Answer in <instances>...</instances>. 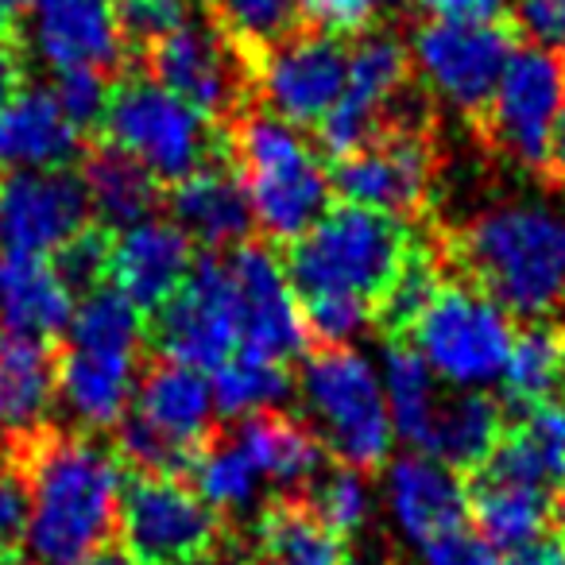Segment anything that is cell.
<instances>
[{"label":"cell","mask_w":565,"mask_h":565,"mask_svg":"<svg viewBox=\"0 0 565 565\" xmlns=\"http://www.w3.org/2000/svg\"><path fill=\"white\" fill-rule=\"evenodd\" d=\"M0 4H4L9 12H24V9H32L35 0H0Z\"/></svg>","instance_id":"cell-53"},{"label":"cell","mask_w":565,"mask_h":565,"mask_svg":"<svg viewBox=\"0 0 565 565\" xmlns=\"http://www.w3.org/2000/svg\"><path fill=\"white\" fill-rule=\"evenodd\" d=\"M66 333H71V349H82V353L132 356V361H140V345L148 338V326H143L140 310L109 282V287L82 299V307L74 310Z\"/></svg>","instance_id":"cell-36"},{"label":"cell","mask_w":565,"mask_h":565,"mask_svg":"<svg viewBox=\"0 0 565 565\" xmlns=\"http://www.w3.org/2000/svg\"><path fill=\"white\" fill-rule=\"evenodd\" d=\"M74 295L58 279L55 264L0 252V326L24 338L51 341L71 330Z\"/></svg>","instance_id":"cell-27"},{"label":"cell","mask_w":565,"mask_h":565,"mask_svg":"<svg viewBox=\"0 0 565 565\" xmlns=\"http://www.w3.org/2000/svg\"><path fill=\"white\" fill-rule=\"evenodd\" d=\"M430 20H457V24H488L515 0H415Z\"/></svg>","instance_id":"cell-48"},{"label":"cell","mask_w":565,"mask_h":565,"mask_svg":"<svg viewBox=\"0 0 565 565\" xmlns=\"http://www.w3.org/2000/svg\"><path fill=\"white\" fill-rule=\"evenodd\" d=\"M213 411H217L213 384H205L202 372L186 369L179 361H167V356H151L143 364V376H136V395L128 415L148 423L151 430L171 438L174 446L202 454L217 434L213 430Z\"/></svg>","instance_id":"cell-20"},{"label":"cell","mask_w":565,"mask_h":565,"mask_svg":"<svg viewBox=\"0 0 565 565\" xmlns=\"http://www.w3.org/2000/svg\"><path fill=\"white\" fill-rule=\"evenodd\" d=\"M78 151L82 132L51 89L28 86L0 109V171H71Z\"/></svg>","instance_id":"cell-24"},{"label":"cell","mask_w":565,"mask_h":565,"mask_svg":"<svg viewBox=\"0 0 565 565\" xmlns=\"http://www.w3.org/2000/svg\"><path fill=\"white\" fill-rule=\"evenodd\" d=\"M205 4L225 40L252 58L291 40L295 28L302 24V0H205Z\"/></svg>","instance_id":"cell-37"},{"label":"cell","mask_w":565,"mask_h":565,"mask_svg":"<svg viewBox=\"0 0 565 565\" xmlns=\"http://www.w3.org/2000/svg\"><path fill=\"white\" fill-rule=\"evenodd\" d=\"M0 565H4V562H0Z\"/></svg>","instance_id":"cell-56"},{"label":"cell","mask_w":565,"mask_h":565,"mask_svg":"<svg viewBox=\"0 0 565 565\" xmlns=\"http://www.w3.org/2000/svg\"><path fill=\"white\" fill-rule=\"evenodd\" d=\"M380 12H384V0H302V24L330 40H349L361 32L369 35Z\"/></svg>","instance_id":"cell-45"},{"label":"cell","mask_w":565,"mask_h":565,"mask_svg":"<svg viewBox=\"0 0 565 565\" xmlns=\"http://www.w3.org/2000/svg\"><path fill=\"white\" fill-rule=\"evenodd\" d=\"M411 47L392 32H369L349 51L345 94L318 120V148L333 159L369 148L384 132V113L403 102L411 86Z\"/></svg>","instance_id":"cell-13"},{"label":"cell","mask_w":565,"mask_h":565,"mask_svg":"<svg viewBox=\"0 0 565 565\" xmlns=\"http://www.w3.org/2000/svg\"><path fill=\"white\" fill-rule=\"evenodd\" d=\"M78 565H140V562H136L125 546H113V542H105L102 550H94V554H89L86 562H78Z\"/></svg>","instance_id":"cell-52"},{"label":"cell","mask_w":565,"mask_h":565,"mask_svg":"<svg viewBox=\"0 0 565 565\" xmlns=\"http://www.w3.org/2000/svg\"><path fill=\"white\" fill-rule=\"evenodd\" d=\"M117 531L140 565H198L225 542V519L186 480L125 477Z\"/></svg>","instance_id":"cell-8"},{"label":"cell","mask_w":565,"mask_h":565,"mask_svg":"<svg viewBox=\"0 0 565 565\" xmlns=\"http://www.w3.org/2000/svg\"><path fill=\"white\" fill-rule=\"evenodd\" d=\"M136 364L132 356L82 353V349H58V395L78 415L89 434L117 430L128 418L136 395Z\"/></svg>","instance_id":"cell-26"},{"label":"cell","mask_w":565,"mask_h":565,"mask_svg":"<svg viewBox=\"0 0 565 565\" xmlns=\"http://www.w3.org/2000/svg\"><path fill=\"white\" fill-rule=\"evenodd\" d=\"M167 205L174 213V225L194 244H202L205 252L236 248V244L248 241L252 225H256L244 179L228 159L174 182Z\"/></svg>","instance_id":"cell-21"},{"label":"cell","mask_w":565,"mask_h":565,"mask_svg":"<svg viewBox=\"0 0 565 565\" xmlns=\"http://www.w3.org/2000/svg\"><path fill=\"white\" fill-rule=\"evenodd\" d=\"M256 89L267 113L295 128H318L349 78V51L330 35H291L256 58Z\"/></svg>","instance_id":"cell-17"},{"label":"cell","mask_w":565,"mask_h":565,"mask_svg":"<svg viewBox=\"0 0 565 565\" xmlns=\"http://www.w3.org/2000/svg\"><path fill=\"white\" fill-rule=\"evenodd\" d=\"M415 233L407 221L364 205H333L315 228L287 244L282 271L299 302L349 299L376 310L407 259Z\"/></svg>","instance_id":"cell-3"},{"label":"cell","mask_w":565,"mask_h":565,"mask_svg":"<svg viewBox=\"0 0 565 565\" xmlns=\"http://www.w3.org/2000/svg\"><path fill=\"white\" fill-rule=\"evenodd\" d=\"M102 132L105 143L128 151L167 186L228 159L225 132H217L210 117L151 78H128L113 86Z\"/></svg>","instance_id":"cell-5"},{"label":"cell","mask_w":565,"mask_h":565,"mask_svg":"<svg viewBox=\"0 0 565 565\" xmlns=\"http://www.w3.org/2000/svg\"><path fill=\"white\" fill-rule=\"evenodd\" d=\"M503 565H565V534H542V539L511 550Z\"/></svg>","instance_id":"cell-49"},{"label":"cell","mask_w":565,"mask_h":565,"mask_svg":"<svg viewBox=\"0 0 565 565\" xmlns=\"http://www.w3.org/2000/svg\"><path fill=\"white\" fill-rule=\"evenodd\" d=\"M330 186L349 205L399 221L418 217L434 186V148L426 128H384L369 148L333 159Z\"/></svg>","instance_id":"cell-14"},{"label":"cell","mask_w":565,"mask_h":565,"mask_svg":"<svg viewBox=\"0 0 565 565\" xmlns=\"http://www.w3.org/2000/svg\"><path fill=\"white\" fill-rule=\"evenodd\" d=\"M565 113V63L557 51L523 43L511 55L484 120L488 140L526 171H546L554 128Z\"/></svg>","instance_id":"cell-11"},{"label":"cell","mask_w":565,"mask_h":565,"mask_svg":"<svg viewBox=\"0 0 565 565\" xmlns=\"http://www.w3.org/2000/svg\"><path fill=\"white\" fill-rule=\"evenodd\" d=\"M28 519H32V492H28V477L20 461L12 457L9 438H0V562L20 557L28 534Z\"/></svg>","instance_id":"cell-43"},{"label":"cell","mask_w":565,"mask_h":565,"mask_svg":"<svg viewBox=\"0 0 565 565\" xmlns=\"http://www.w3.org/2000/svg\"><path fill=\"white\" fill-rule=\"evenodd\" d=\"M472 477L508 480L539 492H565V395L523 407V418L508 426L495 454Z\"/></svg>","instance_id":"cell-23"},{"label":"cell","mask_w":565,"mask_h":565,"mask_svg":"<svg viewBox=\"0 0 565 565\" xmlns=\"http://www.w3.org/2000/svg\"><path fill=\"white\" fill-rule=\"evenodd\" d=\"M503 430H508L503 403L484 392H465L454 403H441L426 454L438 457L441 465H449L461 477H472L495 454Z\"/></svg>","instance_id":"cell-32"},{"label":"cell","mask_w":565,"mask_h":565,"mask_svg":"<svg viewBox=\"0 0 565 565\" xmlns=\"http://www.w3.org/2000/svg\"><path fill=\"white\" fill-rule=\"evenodd\" d=\"M387 500H392L395 523L418 542L441 539L449 531H461L469 515V488L465 477L441 465L430 454H407L392 461L387 472Z\"/></svg>","instance_id":"cell-22"},{"label":"cell","mask_w":565,"mask_h":565,"mask_svg":"<svg viewBox=\"0 0 565 565\" xmlns=\"http://www.w3.org/2000/svg\"><path fill=\"white\" fill-rule=\"evenodd\" d=\"M248 565H349V550L345 539L318 519L307 495H279L259 515Z\"/></svg>","instance_id":"cell-29"},{"label":"cell","mask_w":565,"mask_h":565,"mask_svg":"<svg viewBox=\"0 0 565 565\" xmlns=\"http://www.w3.org/2000/svg\"><path fill=\"white\" fill-rule=\"evenodd\" d=\"M4 565H17V557H12V562H4Z\"/></svg>","instance_id":"cell-55"},{"label":"cell","mask_w":565,"mask_h":565,"mask_svg":"<svg viewBox=\"0 0 565 565\" xmlns=\"http://www.w3.org/2000/svg\"><path fill=\"white\" fill-rule=\"evenodd\" d=\"M89 194L74 171H0V252L47 259L89 225Z\"/></svg>","instance_id":"cell-15"},{"label":"cell","mask_w":565,"mask_h":565,"mask_svg":"<svg viewBox=\"0 0 565 565\" xmlns=\"http://www.w3.org/2000/svg\"><path fill=\"white\" fill-rule=\"evenodd\" d=\"M113 12H117V28L125 47H143V51H151L159 40H167L182 24H190L186 0H113Z\"/></svg>","instance_id":"cell-42"},{"label":"cell","mask_w":565,"mask_h":565,"mask_svg":"<svg viewBox=\"0 0 565 565\" xmlns=\"http://www.w3.org/2000/svg\"><path fill=\"white\" fill-rule=\"evenodd\" d=\"M151 82L171 89L186 105H194L210 120H236L244 102L248 66H241V51L225 40L217 24H182L174 35L159 40L148 51Z\"/></svg>","instance_id":"cell-16"},{"label":"cell","mask_w":565,"mask_h":565,"mask_svg":"<svg viewBox=\"0 0 565 565\" xmlns=\"http://www.w3.org/2000/svg\"><path fill=\"white\" fill-rule=\"evenodd\" d=\"M299 387L318 423V438L345 469L372 472L387 461L395 441L392 411L376 372L356 349L310 353Z\"/></svg>","instance_id":"cell-6"},{"label":"cell","mask_w":565,"mask_h":565,"mask_svg":"<svg viewBox=\"0 0 565 565\" xmlns=\"http://www.w3.org/2000/svg\"><path fill=\"white\" fill-rule=\"evenodd\" d=\"M287 395H291V364L264 361L252 353H236L213 376V403L228 418L275 411Z\"/></svg>","instance_id":"cell-38"},{"label":"cell","mask_w":565,"mask_h":565,"mask_svg":"<svg viewBox=\"0 0 565 565\" xmlns=\"http://www.w3.org/2000/svg\"><path fill=\"white\" fill-rule=\"evenodd\" d=\"M51 94H55L58 109L71 117V125L82 132V128L102 125L105 109H109L113 86H109V74L105 71H94V66H74V71L55 74Z\"/></svg>","instance_id":"cell-44"},{"label":"cell","mask_w":565,"mask_h":565,"mask_svg":"<svg viewBox=\"0 0 565 565\" xmlns=\"http://www.w3.org/2000/svg\"><path fill=\"white\" fill-rule=\"evenodd\" d=\"M82 182L89 210L105 228H132L148 221L159 205V179L113 143H102L82 159Z\"/></svg>","instance_id":"cell-30"},{"label":"cell","mask_w":565,"mask_h":565,"mask_svg":"<svg viewBox=\"0 0 565 565\" xmlns=\"http://www.w3.org/2000/svg\"><path fill=\"white\" fill-rule=\"evenodd\" d=\"M9 17H12V12L0 4V40H9Z\"/></svg>","instance_id":"cell-54"},{"label":"cell","mask_w":565,"mask_h":565,"mask_svg":"<svg viewBox=\"0 0 565 565\" xmlns=\"http://www.w3.org/2000/svg\"><path fill=\"white\" fill-rule=\"evenodd\" d=\"M228 163L244 179L264 236L291 244L330 210V171L299 128L271 113H241L228 120Z\"/></svg>","instance_id":"cell-4"},{"label":"cell","mask_w":565,"mask_h":565,"mask_svg":"<svg viewBox=\"0 0 565 565\" xmlns=\"http://www.w3.org/2000/svg\"><path fill=\"white\" fill-rule=\"evenodd\" d=\"M426 565H503L500 550L472 531H449L423 546Z\"/></svg>","instance_id":"cell-47"},{"label":"cell","mask_w":565,"mask_h":565,"mask_svg":"<svg viewBox=\"0 0 565 565\" xmlns=\"http://www.w3.org/2000/svg\"><path fill=\"white\" fill-rule=\"evenodd\" d=\"M148 338L156 356L179 361L198 372H217L241 353L236 295L221 252H202L186 282L151 315Z\"/></svg>","instance_id":"cell-9"},{"label":"cell","mask_w":565,"mask_h":565,"mask_svg":"<svg viewBox=\"0 0 565 565\" xmlns=\"http://www.w3.org/2000/svg\"><path fill=\"white\" fill-rule=\"evenodd\" d=\"M515 28L546 51H565V0H515Z\"/></svg>","instance_id":"cell-46"},{"label":"cell","mask_w":565,"mask_h":565,"mask_svg":"<svg viewBox=\"0 0 565 565\" xmlns=\"http://www.w3.org/2000/svg\"><path fill=\"white\" fill-rule=\"evenodd\" d=\"M113 228L105 225H86L74 241H66L63 248L55 252V271L58 279L66 282V291L74 299H86V295L102 291L109 287V275H113Z\"/></svg>","instance_id":"cell-41"},{"label":"cell","mask_w":565,"mask_h":565,"mask_svg":"<svg viewBox=\"0 0 565 565\" xmlns=\"http://www.w3.org/2000/svg\"><path fill=\"white\" fill-rule=\"evenodd\" d=\"M503 399L511 407H534L542 399L565 395V330L562 326H526L511 341L503 364Z\"/></svg>","instance_id":"cell-34"},{"label":"cell","mask_w":565,"mask_h":565,"mask_svg":"<svg viewBox=\"0 0 565 565\" xmlns=\"http://www.w3.org/2000/svg\"><path fill=\"white\" fill-rule=\"evenodd\" d=\"M407 341L441 380L457 387H480L503 376L515 330L508 310L495 307L472 282L449 275Z\"/></svg>","instance_id":"cell-7"},{"label":"cell","mask_w":565,"mask_h":565,"mask_svg":"<svg viewBox=\"0 0 565 565\" xmlns=\"http://www.w3.org/2000/svg\"><path fill=\"white\" fill-rule=\"evenodd\" d=\"M515 47L519 43L511 40V32L495 20L488 24L430 20L411 35V63L430 94H438L465 117H484Z\"/></svg>","instance_id":"cell-10"},{"label":"cell","mask_w":565,"mask_h":565,"mask_svg":"<svg viewBox=\"0 0 565 565\" xmlns=\"http://www.w3.org/2000/svg\"><path fill=\"white\" fill-rule=\"evenodd\" d=\"M384 395L392 411V426L403 441L426 454L438 423L441 399L434 392V369L407 345V341H387L384 345Z\"/></svg>","instance_id":"cell-33"},{"label":"cell","mask_w":565,"mask_h":565,"mask_svg":"<svg viewBox=\"0 0 565 565\" xmlns=\"http://www.w3.org/2000/svg\"><path fill=\"white\" fill-rule=\"evenodd\" d=\"M441 259L508 315L534 322L565 310V210L554 202L523 198L477 213L441 241Z\"/></svg>","instance_id":"cell-2"},{"label":"cell","mask_w":565,"mask_h":565,"mask_svg":"<svg viewBox=\"0 0 565 565\" xmlns=\"http://www.w3.org/2000/svg\"><path fill=\"white\" fill-rule=\"evenodd\" d=\"M194 241L174 221H140L113 241L109 282L140 315H156L194 267Z\"/></svg>","instance_id":"cell-19"},{"label":"cell","mask_w":565,"mask_h":565,"mask_svg":"<svg viewBox=\"0 0 565 565\" xmlns=\"http://www.w3.org/2000/svg\"><path fill=\"white\" fill-rule=\"evenodd\" d=\"M469 488V515L477 534L495 550H519L542 539L554 519V495L526 484H508L492 477H465Z\"/></svg>","instance_id":"cell-31"},{"label":"cell","mask_w":565,"mask_h":565,"mask_svg":"<svg viewBox=\"0 0 565 565\" xmlns=\"http://www.w3.org/2000/svg\"><path fill=\"white\" fill-rule=\"evenodd\" d=\"M233 438L244 457L256 465L259 477L279 480V484H310L330 454L315 426L287 415L282 407L248 415Z\"/></svg>","instance_id":"cell-28"},{"label":"cell","mask_w":565,"mask_h":565,"mask_svg":"<svg viewBox=\"0 0 565 565\" xmlns=\"http://www.w3.org/2000/svg\"><path fill=\"white\" fill-rule=\"evenodd\" d=\"M9 446L32 492V519L17 565L86 562L117 531L125 461L113 441L51 430L43 423L28 434H9Z\"/></svg>","instance_id":"cell-1"},{"label":"cell","mask_w":565,"mask_h":565,"mask_svg":"<svg viewBox=\"0 0 565 565\" xmlns=\"http://www.w3.org/2000/svg\"><path fill=\"white\" fill-rule=\"evenodd\" d=\"M446 279H449V271H446V259H441V244H423L415 236L399 275H395L392 287L384 291V299L372 310L376 330L384 333L387 341H407V333L415 330V322L426 315V307L438 299Z\"/></svg>","instance_id":"cell-35"},{"label":"cell","mask_w":565,"mask_h":565,"mask_svg":"<svg viewBox=\"0 0 565 565\" xmlns=\"http://www.w3.org/2000/svg\"><path fill=\"white\" fill-rule=\"evenodd\" d=\"M190 488L202 495L210 508L217 511H241L256 500L259 472L256 465L244 457V449L236 446V438L213 434L210 446L198 454L194 469H190Z\"/></svg>","instance_id":"cell-39"},{"label":"cell","mask_w":565,"mask_h":565,"mask_svg":"<svg viewBox=\"0 0 565 565\" xmlns=\"http://www.w3.org/2000/svg\"><path fill=\"white\" fill-rule=\"evenodd\" d=\"M302 495H307V503L318 511V519H322L326 526H333L341 539H349V534H356L369 523L372 495H369V484H364V472H356V469H345V465H338V469H330V472L322 469L310 480V488Z\"/></svg>","instance_id":"cell-40"},{"label":"cell","mask_w":565,"mask_h":565,"mask_svg":"<svg viewBox=\"0 0 565 565\" xmlns=\"http://www.w3.org/2000/svg\"><path fill=\"white\" fill-rule=\"evenodd\" d=\"M58 395L55 341L24 338L0 326V434H28Z\"/></svg>","instance_id":"cell-25"},{"label":"cell","mask_w":565,"mask_h":565,"mask_svg":"<svg viewBox=\"0 0 565 565\" xmlns=\"http://www.w3.org/2000/svg\"><path fill=\"white\" fill-rule=\"evenodd\" d=\"M546 171L554 174V179L565 186V113H562V120H557V128H554V143H550V163H546Z\"/></svg>","instance_id":"cell-51"},{"label":"cell","mask_w":565,"mask_h":565,"mask_svg":"<svg viewBox=\"0 0 565 565\" xmlns=\"http://www.w3.org/2000/svg\"><path fill=\"white\" fill-rule=\"evenodd\" d=\"M20 82H24V66H20L17 47H12V40H0V109L24 89Z\"/></svg>","instance_id":"cell-50"},{"label":"cell","mask_w":565,"mask_h":565,"mask_svg":"<svg viewBox=\"0 0 565 565\" xmlns=\"http://www.w3.org/2000/svg\"><path fill=\"white\" fill-rule=\"evenodd\" d=\"M228 279L236 295V326H241V353L264 361L291 364L310 353V330L295 299L282 256L264 241H244L225 256Z\"/></svg>","instance_id":"cell-12"},{"label":"cell","mask_w":565,"mask_h":565,"mask_svg":"<svg viewBox=\"0 0 565 565\" xmlns=\"http://www.w3.org/2000/svg\"><path fill=\"white\" fill-rule=\"evenodd\" d=\"M32 47L55 74L74 66L113 74V66L128 55L113 0H35Z\"/></svg>","instance_id":"cell-18"}]
</instances>
